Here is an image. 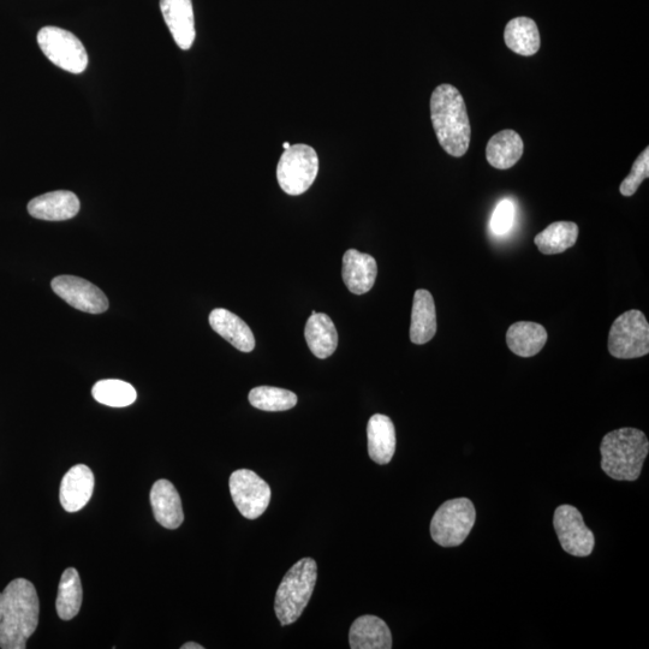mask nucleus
Segmentation results:
<instances>
[{"label": "nucleus", "mask_w": 649, "mask_h": 649, "mask_svg": "<svg viewBox=\"0 0 649 649\" xmlns=\"http://www.w3.org/2000/svg\"><path fill=\"white\" fill-rule=\"evenodd\" d=\"M305 338L309 349L318 359L324 360L335 354L338 333L329 315L313 311L306 324Z\"/></svg>", "instance_id": "412c9836"}, {"label": "nucleus", "mask_w": 649, "mask_h": 649, "mask_svg": "<svg viewBox=\"0 0 649 649\" xmlns=\"http://www.w3.org/2000/svg\"><path fill=\"white\" fill-rule=\"evenodd\" d=\"M516 216V208L514 202L510 199H504L500 201L496 207V210L493 211L490 229L494 236H505L508 235L514 226Z\"/></svg>", "instance_id": "c756f323"}, {"label": "nucleus", "mask_w": 649, "mask_h": 649, "mask_svg": "<svg viewBox=\"0 0 649 649\" xmlns=\"http://www.w3.org/2000/svg\"><path fill=\"white\" fill-rule=\"evenodd\" d=\"M579 238V226L573 222H556L535 236V246L546 255L562 254L575 246Z\"/></svg>", "instance_id": "393cba45"}, {"label": "nucleus", "mask_w": 649, "mask_h": 649, "mask_svg": "<svg viewBox=\"0 0 649 649\" xmlns=\"http://www.w3.org/2000/svg\"><path fill=\"white\" fill-rule=\"evenodd\" d=\"M318 567L313 558H302L283 577L276 593L275 611L282 625L297 621L312 598Z\"/></svg>", "instance_id": "20e7f679"}, {"label": "nucleus", "mask_w": 649, "mask_h": 649, "mask_svg": "<svg viewBox=\"0 0 649 649\" xmlns=\"http://www.w3.org/2000/svg\"><path fill=\"white\" fill-rule=\"evenodd\" d=\"M476 511L472 500H448L437 510L431 522V535L443 547L460 546L466 541L475 525Z\"/></svg>", "instance_id": "39448f33"}, {"label": "nucleus", "mask_w": 649, "mask_h": 649, "mask_svg": "<svg viewBox=\"0 0 649 649\" xmlns=\"http://www.w3.org/2000/svg\"><path fill=\"white\" fill-rule=\"evenodd\" d=\"M94 474L85 464H77L65 474L59 499L63 509L68 512H77L85 508L93 496Z\"/></svg>", "instance_id": "2eb2a0df"}, {"label": "nucleus", "mask_w": 649, "mask_h": 649, "mask_svg": "<svg viewBox=\"0 0 649 649\" xmlns=\"http://www.w3.org/2000/svg\"><path fill=\"white\" fill-rule=\"evenodd\" d=\"M38 44L58 68L73 74H81L87 69V51L73 33L58 27H44L38 34Z\"/></svg>", "instance_id": "6e6552de"}, {"label": "nucleus", "mask_w": 649, "mask_h": 649, "mask_svg": "<svg viewBox=\"0 0 649 649\" xmlns=\"http://www.w3.org/2000/svg\"><path fill=\"white\" fill-rule=\"evenodd\" d=\"M610 354L616 359H639L649 353V324L637 309L625 312L612 324L609 335Z\"/></svg>", "instance_id": "0eeeda50"}, {"label": "nucleus", "mask_w": 649, "mask_h": 649, "mask_svg": "<svg viewBox=\"0 0 649 649\" xmlns=\"http://www.w3.org/2000/svg\"><path fill=\"white\" fill-rule=\"evenodd\" d=\"M368 454L375 463H390L396 451V430L389 416L375 414L367 426Z\"/></svg>", "instance_id": "f3484780"}, {"label": "nucleus", "mask_w": 649, "mask_h": 649, "mask_svg": "<svg viewBox=\"0 0 649 649\" xmlns=\"http://www.w3.org/2000/svg\"><path fill=\"white\" fill-rule=\"evenodd\" d=\"M82 585L80 575L75 568L64 571L58 587L56 609L59 618L70 621L80 612L82 605Z\"/></svg>", "instance_id": "a878e982"}, {"label": "nucleus", "mask_w": 649, "mask_h": 649, "mask_svg": "<svg viewBox=\"0 0 649 649\" xmlns=\"http://www.w3.org/2000/svg\"><path fill=\"white\" fill-rule=\"evenodd\" d=\"M431 118L443 150L452 157H463L469 150L472 128L466 103L456 87L444 83L434 89Z\"/></svg>", "instance_id": "f03ea898"}, {"label": "nucleus", "mask_w": 649, "mask_h": 649, "mask_svg": "<svg viewBox=\"0 0 649 649\" xmlns=\"http://www.w3.org/2000/svg\"><path fill=\"white\" fill-rule=\"evenodd\" d=\"M181 648L182 649H204V647L199 645V643H195V642H188L186 643V645H183Z\"/></svg>", "instance_id": "7c9ffc66"}, {"label": "nucleus", "mask_w": 649, "mask_h": 649, "mask_svg": "<svg viewBox=\"0 0 649 649\" xmlns=\"http://www.w3.org/2000/svg\"><path fill=\"white\" fill-rule=\"evenodd\" d=\"M290 146H291V145L289 144V142H284V144H283V148H284V150H288V148H289Z\"/></svg>", "instance_id": "2f4dec72"}, {"label": "nucleus", "mask_w": 649, "mask_h": 649, "mask_svg": "<svg viewBox=\"0 0 649 649\" xmlns=\"http://www.w3.org/2000/svg\"><path fill=\"white\" fill-rule=\"evenodd\" d=\"M160 9L177 46L192 49L196 37L192 0H160Z\"/></svg>", "instance_id": "f8f14e48"}, {"label": "nucleus", "mask_w": 649, "mask_h": 649, "mask_svg": "<svg viewBox=\"0 0 649 649\" xmlns=\"http://www.w3.org/2000/svg\"><path fill=\"white\" fill-rule=\"evenodd\" d=\"M52 290L71 307L81 312L101 314L109 309V300L91 282L75 276H58L53 279Z\"/></svg>", "instance_id": "9b49d317"}, {"label": "nucleus", "mask_w": 649, "mask_h": 649, "mask_svg": "<svg viewBox=\"0 0 649 649\" xmlns=\"http://www.w3.org/2000/svg\"><path fill=\"white\" fill-rule=\"evenodd\" d=\"M249 402L264 412H285L297 404V396L279 387L259 386L249 392Z\"/></svg>", "instance_id": "cd10ccee"}, {"label": "nucleus", "mask_w": 649, "mask_h": 649, "mask_svg": "<svg viewBox=\"0 0 649 649\" xmlns=\"http://www.w3.org/2000/svg\"><path fill=\"white\" fill-rule=\"evenodd\" d=\"M349 642L353 649H390L392 634L383 619L366 615L351 625Z\"/></svg>", "instance_id": "a211bd4d"}, {"label": "nucleus", "mask_w": 649, "mask_h": 649, "mask_svg": "<svg viewBox=\"0 0 649 649\" xmlns=\"http://www.w3.org/2000/svg\"><path fill=\"white\" fill-rule=\"evenodd\" d=\"M601 468L611 479L636 481L648 456L649 442L636 428H621L607 433L600 445Z\"/></svg>", "instance_id": "7ed1b4c3"}, {"label": "nucleus", "mask_w": 649, "mask_h": 649, "mask_svg": "<svg viewBox=\"0 0 649 649\" xmlns=\"http://www.w3.org/2000/svg\"><path fill=\"white\" fill-rule=\"evenodd\" d=\"M378 275L377 261L373 256L349 249L343 256L342 276L350 293L367 294L374 287Z\"/></svg>", "instance_id": "ddd939ff"}, {"label": "nucleus", "mask_w": 649, "mask_h": 649, "mask_svg": "<svg viewBox=\"0 0 649 649\" xmlns=\"http://www.w3.org/2000/svg\"><path fill=\"white\" fill-rule=\"evenodd\" d=\"M523 156V141L515 130H503L493 135L486 148L487 162L494 169L508 170L520 162Z\"/></svg>", "instance_id": "4be33fe9"}, {"label": "nucleus", "mask_w": 649, "mask_h": 649, "mask_svg": "<svg viewBox=\"0 0 649 649\" xmlns=\"http://www.w3.org/2000/svg\"><path fill=\"white\" fill-rule=\"evenodd\" d=\"M649 176V148L647 147L639 157L635 160L633 169L630 174L624 178V181L619 187V192L623 196H633L637 189L640 188L643 181L647 180Z\"/></svg>", "instance_id": "c85d7f7f"}, {"label": "nucleus", "mask_w": 649, "mask_h": 649, "mask_svg": "<svg viewBox=\"0 0 649 649\" xmlns=\"http://www.w3.org/2000/svg\"><path fill=\"white\" fill-rule=\"evenodd\" d=\"M319 158L314 148L297 144L284 150L277 166V180L284 193H306L318 176Z\"/></svg>", "instance_id": "423d86ee"}, {"label": "nucleus", "mask_w": 649, "mask_h": 649, "mask_svg": "<svg viewBox=\"0 0 649 649\" xmlns=\"http://www.w3.org/2000/svg\"><path fill=\"white\" fill-rule=\"evenodd\" d=\"M151 505L159 525L177 529L184 521L182 500L176 487L168 480H158L151 491Z\"/></svg>", "instance_id": "dca6fc26"}, {"label": "nucleus", "mask_w": 649, "mask_h": 649, "mask_svg": "<svg viewBox=\"0 0 649 649\" xmlns=\"http://www.w3.org/2000/svg\"><path fill=\"white\" fill-rule=\"evenodd\" d=\"M547 331L543 325L520 321L510 326L506 343L517 356L532 357L540 353L547 342Z\"/></svg>", "instance_id": "5701e85b"}, {"label": "nucleus", "mask_w": 649, "mask_h": 649, "mask_svg": "<svg viewBox=\"0 0 649 649\" xmlns=\"http://www.w3.org/2000/svg\"><path fill=\"white\" fill-rule=\"evenodd\" d=\"M559 543L563 550L571 556L588 557L592 555L595 537L591 529L585 525L582 514L573 505H561L553 517Z\"/></svg>", "instance_id": "9d476101"}, {"label": "nucleus", "mask_w": 649, "mask_h": 649, "mask_svg": "<svg viewBox=\"0 0 649 649\" xmlns=\"http://www.w3.org/2000/svg\"><path fill=\"white\" fill-rule=\"evenodd\" d=\"M40 603L33 583L11 581L0 593V648L26 649L39 624Z\"/></svg>", "instance_id": "f257e3e1"}, {"label": "nucleus", "mask_w": 649, "mask_h": 649, "mask_svg": "<svg viewBox=\"0 0 649 649\" xmlns=\"http://www.w3.org/2000/svg\"><path fill=\"white\" fill-rule=\"evenodd\" d=\"M504 40L512 52L525 57L534 56L541 46L537 23L529 17L511 20L505 27Z\"/></svg>", "instance_id": "b1692460"}, {"label": "nucleus", "mask_w": 649, "mask_h": 649, "mask_svg": "<svg viewBox=\"0 0 649 649\" xmlns=\"http://www.w3.org/2000/svg\"><path fill=\"white\" fill-rule=\"evenodd\" d=\"M92 395L95 401L112 408L132 406L138 398L133 385L116 379L98 381L93 386Z\"/></svg>", "instance_id": "bb28decb"}, {"label": "nucleus", "mask_w": 649, "mask_h": 649, "mask_svg": "<svg viewBox=\"0 0 649 649\" xmlns=\"http://www.w3.org/2000/svg\"><path fill=\"white\" fill-rule=\"evenodd\" d=\"M437 312L433 296L425 289L416 290L413 302L410 341L414 344H426L436 336Z\"/></svg>", "instance_id": "aec40b11"}, {"label": "nucleus", "mask_w": 649, "mask_h": 649, "mask_svg": "<svg viewBox=\"0 0 649 649\" xmlns=\"http://www.w3.org/2000/svg\"><path fill=\"white\" fill-rule=\"evenodd\" d=\"M210 325L225 341L243 353L255 348V338L250 327L228 309L217 308L210 314Z\"/></svg>", "instance_id": "6ab92c4d"}, {"label": "nucleus", "mask_w": 649, "mask_h": 649, "mask_svg": "<svg viewBox=\"0 0 649 649\" xmlns=\"http://www.w3.org/2000/svg\"><path fill=\"white\" fill-rule=\"evenodd\" d=\"M229 486L236 508L248 520H256L269 508L271 488L252 470H236L230 476Z\"/></svg>", "instance_id": "1a4fd4ad"}, {"label": "nucleus", "mask_w": 649, "mask_h": 649, "mask_svg": "<svg viewBox=\"0 0 649 649\" xmlns=\"http://www.w3.org/2000/svg\"><path fill=\"white\" fill-rule=\"evenodd\" d=\"M79 211V198L68 190L40 195L28 204V212L32 217L47 222H62L74 218Z\"/></svg>", "instance_id": "4468645a"}]
</instances>
